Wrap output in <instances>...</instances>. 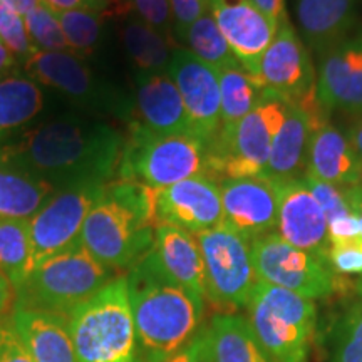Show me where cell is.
Returning a JSON list of instances; mask_svg holds the SVG:
<instances>
[{
  "instance_id": "obj_1",
  "label": "cell",
  "mask_w": 362,
  "mask_h": 362,
  "mask_svg": "<svg viewBox=\"0 0 362 362\" xmlns=\"http://www.w3.org/2000/svg\"><path fill=\"white\" fill-rule=\"evenodd\" d=\"M124 136L111 124L61 117L21 134L0 156L54 189L104 187L117 175Z\"/></svg>"
},
{
  "instance_id": "obj_2",
  "label": "cell",
  "mask_w": 362,
  "mask_h": 362,
  "mask_svg": "<svg viewBox=\"0 0 362 362\" xmlns=\"http://www.w3.org/2000/svg\"><path fill=\"white\" fill-rule=\"evenodd\" d=\"M126 282L144 362L168 359L202 332L205 298L171 280L151 252L128 270Z\"/></svg>"
},
{
  "instance_id": "obj_3",
  "label": "cell",
  "mask_w": 362,
  "mask_h": 362,
  "mask_svg": "<svg viewBox=\"0 0 362 362\" xmlns=\"http://www.w3.org/2000/svg\"><path fill=\"white\" fill-rule=\"evenodd\" d=\"M155 230L153 188L117 180L106 185L89 211L81 245L107 269L128 272L153 248Z\"/></svg>"
},
{
  "instance_id": "obj_4",
  "label": "cell",
  "mask_w": 362,
  "mask_h": 362,
  "mask_svg": "<svg viewBox=\"0 0 362 362\" xmlns=\"http://www.w3.org/2000/svg\"><path fill=\"white\" fill-rule=\"evenodd\" d=\"M78 362H144L126 275H117L69 315Z\"/></svg>"
},
{
  "instance_id": "obj_5",
  "label": "cell",
  "mask_w": 362,
  "mask_h": 362,
  "mask_svg": "<svg viewBox=\"0 0 362 362\" xmlns=\"http://www.w3.org/2000/svg\"><path fill=\"white\" fill-rule=\"evenodd\" d=\"M116 277L117 272L99 264L79 243L30 270L16 288V309L69 317Z\"/></svg>"
},
{
  "instance_id": "obj_6",
  "label": "cell",
  "mask_w": 362,
  "mask_h": 362,
  "mask_svg": "<svg viewBox=\"0 0 362 362\" xmlns=\"http://www.w3.org/2000/svg\"><path fill=\"white\" fill-rule=\"evenodd\" d=\"M245 309L270 362H307L317 329L314 300L259 280Z\"/></svg>"
},
{
  "instance_id": "obj_7",
  "label": "cell",
  "mask_w": 362,
  "mask_h": 362,
  "mask_svg": "<svg viewBox=\"0 0 362 362\" xmlns=\"http://www.w3.org/2000/svg\"><path fill=\"white\" fill-rule=\"evenodd\" d=\"M210 144L193 134L165 136L131 121L117 176L149 188H165L208 175Z\"/></svg>"
},
{
  "instance_id": "obj_8",
  "label": "cell",
  "mask_w": 362,
  "mask_h": 362,
  "mask_svg": "<svg viewBox=\"0 0 362 362\" xmlns=\"http://www.w3.org/2000/svg\"><path fill=\"white\" fill-rule=\"evenodd\" d=\"M287 107V103L267 89L262 101L245 117L220 126L208 149V175L220 181L264 173Z\"/></svg>"
},
{
  "instance_id": "obj_9",
  "label": "cell",
  "mask_w": 362,
  "mask_h": 362,
  "mask_svg": "<svg viewBox=\"0 0 362 362\" xmlns=\"http://www.w3.org/2000/svg\"><path fill=\"white\" fill-rule=\"evenodd\" d=\"M194 237L200 245L205 270V300L221 312L247 307L259 282L250 242L226 225Z\"/></svg>"
},
{
  "instance_id": "obj_10",
  "label": "cell",
  "mask_w": 362,
  "mask_h": 362,
  "mask_svg": "<svg viewBox=\"0 0 362 362\" xmlns=\"http://www.w3.org/2000/svg\"><path fill=\"white\" fill-rule=\"evenodd\" d=\"M257 79L282 101L304 110L315 124L329 123V111L317 98V74L309 49L291 22L279 27L262 56Z\"/></svg>"
},
{
  "instance_id": "obj_11",
  "label": "cell",
  "mask_w": 362,
  "mask_h": 362,
  "mask_svg": "<svg viewBox=\"0 0 362 362\" xmlns=\"http://www.w3.org/2000/svg\"><path fill=\"white\" fill-rule=\"evenodd\" d=\"M257 277L262 282L287 288L298 296L319 300L336 292L337 277L327 260L287 243L277 233L250 242Z\"/></svg>"
},
{
  "instance_id": "obj_12",
  "label": "cell",
  "mask_w": 362,
  "mask_h": 362,
  "mask_svg": "<svg viewBox=\"0 0 362 362\" xmlns=\"http://www.w3.org/2000/svg\"><path fill=\"white\" fill-rule=\"evenodd\" d=\"M104 188L106 185L56 189L30 216V270L79 245L84 221L101 198Z\"/></svg>"
},
{
  "instance_id": "obj_13",
  "label": "cell",
  "mask_w": 362,
  "mask_h": 362,
  "mask_svg": "<svg viewBox=\"0 0 362 362\" xmlns=\"http://www.w3.org/2000/svg\"><path fill=\"white\" fill-rule=\"evenodd\" d=\"M34 81L59 90L81 107L124 115L128 103L112 88L94 76V72L72 52L35 51L24 61Z\"/></svg>"
},
{
  "instance_id": "obj_14",
  "label": "cell",
  "mask_w": 362,
  "mask_h": 362,
  "mask_svg": "<svg viewBox=\"0 0 362 362\" xmlns=\"http://www.w3.org/2000/svg\"><path fill=\"white\" fill-rule=\"evenodd\" d=\"M158 225H173L198 235L223 225L220 183L198 175L165 188H153Z\"/></svg>"
},
{
  "instance_id": "obj_15",
  "label": "cell",
  "mask_w": 362,
  "mask_h": 362,
  "mask_svg": "<svg viewBox=\"0 0 362 362\" xmlns=\"http://www.w3.org/2000/svg\"><path fill=\"white\" fill-rule=\"evenodd\" d=\"M166 72L180 90L194 134L210 144L221 123L216 71L188 49H175Z\"/></svg>"
},
{
  "instance_id": "obj_16",
  "label": "cell",
  "mask_w": 362,
  "mask_h": 362,
  "mask_svg": "<svg viewBox=\"0 0 362 362\" xmlns=\"http://www.w3.org/2000/svg\"><path fill=\"white\" fill-rule=\"evenodd\" d=\"M223 225L248 242L274 233L277 226V189L264 175L218 181Z\"/></svg>"
},
{
  "instance_id": "obj_17",
  "label": "cell",
  "mask_w": 362,
  "mask_h": 362,
  "mask_svg": "<svg viewBox=\"0 0 362 362\" xmlns=\"http://www.w3.org/2000/svg\"><path fill=\"white\" fill-rule=\"evenodd\" d=\"M277 189L275 233L291 245L327 260L330 247L327 218L302 178L274 183Z\"/></svg>"
},
{
  "instance_id": "obj_18",
  "label": "cell",
  "mask_w": 362,
  "mask_h": 362,
  "mask_svg": "<svg viewBox=\"0 0 362 362\" xmlns=\"http://www.w3.org/2000/svg\"><path fill=\"white\" fill-rule=\"evenodd\" d=\"M210 13L237 61L257 78L262 56L277 34L274 22L250 0H210Z\"/></svg>"
},
{
  "instance_id": "obj_19",
  "label": "cell",
  "mask_w": 362,
  "mask_h": 362,
  "mask_svg": "<svg viewBox=\"0 0 362 362\" xmlns=\"http://www.w3.org/2000/svg\"><path fill=\"white\" fill-rule=\"evenodd\" d=\"M317 98L325 111L362 115V49L342 40L320 54Z\"/></svg>"
},
{
  "instance_id": "obj_20",
  "label": "cell",
  "mask_w": 362,
  "mask_h": 362,
  "mask_svg": "<svg viewBox=\"0 0 362 362\" xmlns=\"http://www.w3.org/2000/svg\"><path fill=\"white\" fill-rule=\"evenodd\" d=\"M134 123L153 133L194 134L183 99L168 72H139L136 78Z\"/></svg>"
},
{
  "instance_id": "obj_21",
  "label": "cell",
  "mask_w": 362,
  "mask_h": 362,
  "mask_svg": "<svg viewBox=\"0 0 362 362\" xmlns=\"http://www.w3.org/2000/svg\"><path fill=\"white\" fill-rule=\"evenodd\" d=\"M305 171L339 187L362 185V160L347 134L330 123L312 133Z\"/></svg>"
},
{
  "instance_id": "obj_22",
  "label": "cell",
  "mask_w": 362,
  "mask_h": 362,
  "mask_svg": "<svg viewBox=\"0 0 362 362\" xmlns=\"http://www.w3.org/2000/svg\"><path fill=\"white\" fill-rule=\"evenodd\" d=\"M151 255L171 280L193 296L205 298V270L202 250L193 233L173 225H158Z\"/></svg>"
},
{
  "instance_id": "obj_23",
  "label": "cell",
  "mask_w": 362,
  "mask_h": 362,
  "mask_svg": "<svg viewBox=\"0 0 362 362\" xmlns=\"http://www.w3.org/2000/svg\"><path fill=\"white\" fill-rule=\"evenodd\" d=\"M12 322L34 362H78L67 315L16 309Z\"/></svg>"
},
{
  "instance_id": "obj_24",
  "label": "cell",
  "mask_w": 362,
  "mask_h": 362,
  "mask_svg": "<svg viewBox=\"0 0 362 362\" xmlns=\"http://www.w3.org/2000/svg\"><path fill=\"white\" fill-rule=\"evenodd\" d=\"M317 128L314 119L300 107L288 104L287 115L272 143L269 163L264 175L272 183L302 178L307 166V149Z\"/></svg>"
},
{
  "instance_id": "obj_25",
  "label": "cell",
  "mask_w": 362,
  "mask_h": 362,
  "mask_svg": "<svg viewBox=\"0 0 362 362\" xmlns=\"http://www.w3.org/2000/svg\"><path fill=\"white\" fill-rule=\"evenodd\" d=\"M210 362H270L247 317L215 314L202 329Z\"/></svg>"
},
{
  "instance_id": "obj_26",
  "label": "cell",
  "mask_w": 362,
  "mask_h": 362,
  "mask_svg": "<svg viewBox=\"0 0 362 362\" xmlns=\"http://www.w3.org/2000/svg\"><path fill=\"white\" fill-rule=\"evenodd\" d=\"M359 0H297V22L304 40L317 52L342 42L354 24Z\"/></svg>"
},
{
  "instance_id": "obj_27",
  "label": "cell",
  "mask_w": 362,
  "mask_h": 362,
  "mask_svg": "<svg viewBox=\"0 0 362 362\" xmlns=\"http://www.w3.org/2000/svg\"><path fill=\"white\" fill-rule=\"evenodd\" d=\"M56 192L0 156V220H29Z\"/></svg>"
},
{
  "instance_id": "obj_28",
  "label": "cell",
  "mask_w": 362,
  "mask_h": 362,
  "mask_svg": "<svg viewBox=\"0 0 362 362\" xmlns=\"http://www.w3.org/2000/svg\"><path fill=\"white\" fill-rule=\"evenodd\" d=\"M44 94L34 79L8 76L0 81V141L42 111Z\"/></svg>"
},
{
  "instance_id": "obj_29",
  "label": "cell",
  "mask_w": 362,
  "mask_h": 362,
  "mask_svg": "<svg viewBox=\"0 0 362 362\" xmlns=\"http://www.w3.org/2000/svg\"><path fill=\"white\" fill-rule=\"evenodd\" d=\"M220 84V126H228L245 117L262 101L267 89L240 62L216 71Z\"/></svg>"
},
{
  "instance_id": "obj_30",
  "label": "cell",
  "mask_w": 362,
  "mask_h": 362,
  "mask_svg": "<svg viewBox=\"0 0 362 362\" xmlns=\"http://www.w3.org/2000/svg\"><path fill=\"white\" fill-rule=\"evenodd\" d=\"M123 42L139 72L168 71L171 51L166 35L141 19H129L123 29Z\"/></svg>"
},
{
  "instance_id": "obj_31",
  "label": "cell",
  "mask_w": 362,
  "mask_h": 362,
  "mask_svg": "<svg viewBox=\"0 0 362 362\" xmlns=\"http://www.w3.org/2000/svg\"><path fill=\"white\" fill-rule=\"evenodd\" d=\"M30 272L29 220H0V274L19 287Z\"/></svg>"
},
{
  "instance_id": "obj_32",
  "label": "cell",
  "mask_w": 362,
  "mask_h": 362,
  "mask_svg": "<svg viewBox=\"0 0 362 362\" xmlns=\"http://www.w3.org/2000/svg\"><path fill=\"white\" fill-rule=\"evenodd\" d=\"M180 39L187 44L189 52L202 59L205 64L214 67L215 71L238 62L210 12L194 21L180 35Z\"/></svg>"
},
{
  "instance_id": "obj_33",
  "label": "cell",
  "mask_w": 362,
  "mask_h": 362,
  "mask_svg": "<svg viewBox=\"0 0 362 362\" xmlns=\"http://www.w3.org/2000/svg\"><path fill=\"white\" fill-rule=\"evenodd\" d=\"M59 24L64 33L69 52L76 56H88L96 49L101 39V12L76 8L57 12Z\"/></svg>"
},
{
  "instance_id": "obj_34",
  "label": "cell",
  "mask_w": 362,
  "mask_h": 362,
  "mask_svg": "<svg viewBox=\"0 0 362 362\" xmlns=\"http://www.w3.org/2000/svg\"><path fill=\"white\" fill-rule=\"evenodd\" d=\"M330 362H362V302L349 307L334 324Z\"/></svg>"
},
{
  "instance_id": "obj_35",
  "label": "cell",
  "mask_w": 362,
  "mask_h": 362,
  "mask_svg": "<svg viewBox=\"0 0 362 362\" xmlns=\"http://www.w3.org/2000/svg\"><path fill=\"white\" fill-rule=\"evenodd\" d=\"M27 33L34 47L44 52H69L64 33L59 24L57 12L49 8L44 2L35 6L24 16Z\"/></svg>"
},
{
  "instance_id": "obj_36",
  "label": "cell",
  "mask_w": 362,
  "mask_h": 362,
  "mask_svg": "<svg viewBox=\"0 0 362 362\" xmlns=\"http://www.w3.org/2000/svg\"><path fill=\"white\" fill-rule=\"evenodd\" d=\"M0 40L22 62L37 51L27 33L24 17L0 4Z\"/></svg>"
},
{
  "instance_id": "obj_37",
  "label": "cell",
  "mask_w": 362,
  "mask_h": 362,
  "mask_svg": "<svg viewBox=\"0 0 362 362\" xmlns=\"http://www.w3.org/2000/svg\"><path fill=\"white\" fill-rule=\"evenodd\" d=\"M327 264L336 275H362V238L330 243Z\"/></svg>"
},
{
  "instance_id": "obj_38",
  "label": "cell",
  "mask_w": 362,
  "mask_h": 362,
  "mask_svg": "<svg viewBox=\"0 0 362 362\" xmlns=\"http://www.w3.org/2000/svg\"><path fill=\"white\" fill-rule=\"evenodd\" d=\"M129 2L138 12L139 19L166 35L173 21L170 0H129Z\"/></svg>"
},
{
  "instance_id": "obj_39",
  "label": "cell",
  "mask_w": 362,
  "mask_h": 362,
  "mask_svg": "<svg viewBox=\"0 0 362 362\" xmlns=\"http://www.w3.org/2000/svg\"><path fill=\"white\" fill-rule=\"evenodd\" d=\"M0 362H34L13 327L12 317L0 320Z\"/></svg>"
},
{
  "instance_id": "obj_40",
  "label": "cell",
  "mask_w": 362,
  "mask_h": 362,
  "mask_svg": "<svg viewBox=\"0 0 362 362\" xmlns=\"http://www.w3.org/2000/svg\"><path fill=\"white\" fill-rule=\"evenodd\" d=\"M170 4L178 37L194 21L210 12V0H170Z\"/></svg>"
},
{
  "instance_id": "obj_41",
  "label": "cell",
  "mask_w": 362,
  "mask_h": 362,
  "mask_svg": "<svg viewBox=\"0 0 362 362\" xmlns=\"http://www.w3.org/2000/svg\"><path fill=\"white\" fill-rule=\"evenodd\" d=\"M163 362H210L208 361L203 334H198V336L194 337L192 342L187 344L183 349L175 352L173 356H170L168 359H165Z\"/></svg>"
},
{
  "instance_id": "obj_42",
  "label": "cell",
  "mask_w": 362,
  "mask_h": 362,
  "mask_svg": "<svg viewBox=\"0 0 362 362\" xmlns=\"http://www.w3.org/2000/svg\"><path fill=\"white\" fill-rule=\"evenodd\" d=\"M250 2L255 6L259 11L264 13L265 17L274 22L275 27H282L288 24V13H287V6H285V0H250Z\"/></svg>"
},
{
  "instance_id": "obj_43",
  "label": "cell",
  "mask_w": 362,
  "mask_h": 362,
  "mask_svg": "<svg viewBox=\"0 0 362 362\" xmlns=\"http://www.w3.org/2000/svg\"><path fill=\"white\" fill-rule=\"evenodd\" d=\"M42 2L54 12L76 11V8H86V11L101 12L107 7V0H42Z\"/></svg>"
},
{
  "instance_id": "obj_44",
  "label": "cell",
  "mask_w": 362,
  "mask_h": 362,
  "mask_svg": "<svg viewBox=\"0 0 362 362\" xmlns=\"http://www.w3.org/2000/svg\"><path fill=\"white\" fill-rule=\"evenodd\" d=\"M16 310V287L0 274V320L12 317Z\"/></svg>"
},
{
  "instance_id": "obj_45",
  "label": "cell",
  "mask_w": 362,
  "mask_h": 362,
  "mask_svg": "<svg viewBox=\"0 0 362 362\" xmlns=\"http://www.w3.org/2000/svg\"><path fill=\"white\" fill-rule=\"evenodd\" d=\"M17 67V57L8 51V49L4 45L2 40H0V81L12 76L11 72Z\"/></svg>"
},
{
  "instance_id": "obj_46",
  "label": "cell",
  "mask_w": 362,
  "mask_h": 362,
  "mask_svg": "<svg viewBox=\"0 0 362 362\" xmlns=\"http://www.w3.org/2000/svg\"><path fill=\"white\" fill-rule=\"evenodd\" d=\"M346 134L347 138H349L352 148L356 149V153L362 160V115H357V117L352 121Z\"/></svg>"
},
{
  "instance_id": "obj_47",
  "label": "cell",
  "mask_w": 362,
  "mask_h": 362,
  "mask_svg": "<svg viewBox=\"0 0 362 362\" xmlns=\"http://www.w3.org/2000/svg\"><path fill=\"white\" fill-rule=\"evenodd\" d=\"M40 2H42V0H0L2 6L12 8L13 12L21 13L22 17H24L29 11H33V8Z\"/></svg>"
},
{
  "instance_id": "obj_48",
  "label": "cell",
  "mask_w": 362,
  "mask_h": 362,
  "mask_svg": "<svg viewBox=\"0 0 362 362\" xmlns=\"http://www.w3.org/2000/svg\"><path fill=\"white\" fill-rule=\"evenodd\" d=\"M356 292H357V296H359L361 300H362V277L356 282Z\"/></svg>"
},
{
  "instance_id": "obj_49",
  "label": "cell",
  "mask_w": 362,
  "mask_h": 362,
  "mask_svg": "<svg viewBox=\"0 0 362 362\" xmlns=\"http://www.w3.org/2000/svg\"><path fill=\"white\" fill-rule=\"evenodd\" d=\"M356 42H357V45H359V47L362 49V35H361V37H359V39H357V40H356Z\"/></svg>"
},
{
  "instance_id": "obj_50",
  "label": "cell",
  "mask_w": 362,
  "mask_h": 362,
  "mask_svg": "<svg viewBox=\"0 0 362 362\" xmlns=\"http://www.w3.org/2000/svg\"><path fill=\"white\" fill-rule=\"evenodd\" d=\"M359 214H362V200L359 203V208H357V215H359Z\"/></svg>"
}]
</instances>
